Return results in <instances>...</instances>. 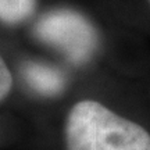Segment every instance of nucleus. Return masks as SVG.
<instances>
[{"label": "nucleus", "instance_id": "nucleus-1", "mask_svg": "<svg viewBox=\"0 0 150 150\" xmlns=\"http://www.w3.org/2000/svg\"><path fill=\"white\" fill-rule=\"evenodd\" d=\"M64 139L65 150H150L145 127L93 99L71 106Z\"/></svg>", "mask_w": 150, "mask_h": 150}, {"label": "nucleus", "instance_id": "nucleus-2", "mask_svg": "<svg viewBox=\"0 0 150 150\" xmlns=\"http://www.w3.org/2000/svg\"><path fill=\"white\" fill-rule=\"evenodd\" d=\"M35 35L74 64L89 61L99 45V35L91 20L71 8L43 14L35 24Z\"/></svg>", "mask_w": 150, "mask_h": 150}, {"label": "nucleus", "instance_id": "nucleus-3", "mask_svg": "<svg viewBox=\"0 0 150 150\" xmlns=\"http://www.w3.org/2000/svg\"><path fill=\"white\" fill-rule=\"evenodd\" d=\"M22 75L29 88L42 96H57L64 91L65 75L53 65L46 63L29 61L24 65Z\"/></svg>", "mask_w": 150, "mask_h": 150}, {"label": "nucleus", "instance_id": "nucleus-4", "mask_svg": "<svg viewBox=\"0 0 150 150\" xmlns=\"http://www.w3.org/2000/svg\"><path fill=\"white\" fill-rule=\"evenodd\" d=\"M36 8V0H0V21L20 24L28 20Z\"/></svg>", "mask_w": 150, "mask_h": 150}, {"label": "nucleus", "instance_id": "nucleus-5", "mask_svg": "<svg viewBox=\"0 0 150 150\" xmlns=\"http://www.w3.org/2000/svg\"><path fill=\"white\" fill-rule=\"evenodd\" d=\"M13 88V75L6 61L0 56V102L8 96Z\"/></svg>", "mask_w": 150, "mask_h": 150}, {"label": "nucleus", "instance_id": "nucleus-6", "mask_svg": "<svg viewBox=\"0 0 150 150\" xmlns=\"http://www.w3.org/2000/svg\"><path fill=\"white\" fill-rule=\"evenodd\" d=\"M147 1H149V4H150V0H147Z\"/></svg>", "mask_w": 150, "mask_h": 150}]
</instances>
